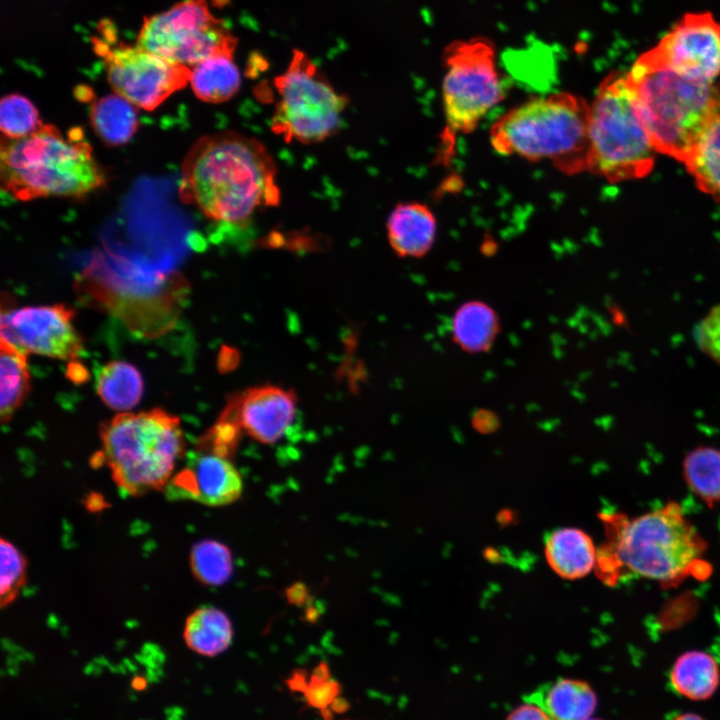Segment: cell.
<instances>
[{
	"label": "cell",
	"instance_id": "cell-21",
	"mask_svg": "<svg viewBox=\"0 0 720 720\" xmlns=\"http://www.w3.org/2000/svg\"><path fill=\"white\" fill-rule=\"evenodd\" d=\"M669 681L678 695L693 701H705L719 687L720 668L711 654L700 650L686 651L674 661Z\"/></svg>",
	"mask_w": 720,
	"mask_h": 720
},
{
	"label": "cell",
	"instance_id": "cell-25",
	"mask_svg": "<svg viewBox=\"0 0 720 720\" xmlns=\"http://www.w3.org/2000/svg\"><path fill=\"white\" fill-rule=\"evenodd\" d=\"M96 389L101 400L108 407L127 411L139 403L143 394V380L132 364L125 361H111L100 370Z\"/></svg>",
	"mask_w": 720,
	"mask_h": 720
},
{
	"label": "cell",
	"instance_id": "cell-27",
	"mask_svg": "<svg viewBox=\"0 0 720 720\" xmlns=\"http://www.w3.org/2000/svg\"><path fill=\"white\" fill-rule=\"evenodd\" d=\"M1 422H8L22 404L30 389L27 354L1 339Z\"/></svg>",
	"mask_w": 720,
	"mask_h": 720
},
{
	"label": "cell",
	"instance_id": "cell-11",
	"mask_svg": "<svg viewBox=\"0 0 720 720\" xmlns=\"http://www.w3.org/2000/svg\"><path fill=\"white\" fill-rule=\"evenodd\" d=\"M238 40L205 0L181 1L145 17L137 37L141 48L177 65L193 67L220 54L233 55Z\"/></svg>",
	"mask_w": 720,
	"mask_h": 720
},
{
	"label": "cell",
	"instance_id": "cell-32",
	"mask_svg": "<svg viewBox=\"0 0 720 720\" xmlns=\"http://www.w3.org/2000/svg\"><path fill=\"white\" fill-rule=\"evenodd\" d=\"M0 604L13 602L25 582L26 560L23 554L8 540L0 542Z\"/></svg>",
	"mask_w": 720,
	"mask_h": 720
},
{
	"label": "cell",
	"instance_id": "cell-4",
	"mask_svg": "<svg viewBox=\"0 0 720 720\" xmlns=\"http://www.w3.org/2000/svg\"><path fill=\"white\" fill-rule=\"evenodd\" d=\"M79 301L118 318L143 337L174 327L189 285L176 272L146 270L119 256L96 252L74 282Z\"/></svg>",
	"mask_w": 720,
	"mask_h": 720
},
{
	"label": "cell",
	"instance_id": "cell-31",
	"mask_svg": "<svg viewBox=\"0 0 720 720\" xmlns=\"http://www.w3.org/2000/svg\"><path fill=\"white\" fill-rule=\"evenodd\" d=\"M43 125L35 105L25 96L12 93L0 101V129L2 135L23 138Z\"/></svg>",
	"mask_w": 720,
	"mask_h": 720
},
{
	"label": "cell",
	"instance_id": "cell-28",
	"mask_svg": "<svg viewBox=\"0 0 720 720\" xmlns=\"http://www.w3.org/2000/svg\"><path fill=\"white\" fill-rule=\"evenodd\" d=\"M288 686L302 693L306 703L319 710L325 718H331L334 713L344 711L348 706L340 696V684L331 677L325 664L318 665L309 676L302 672L294 673L288 679Z\"/></svg>",
	"mask_w": 720,
	"mask_h": 720
},
{
	"label": "cell",
	"instance_id": "cell-22",
	"mask_svg": "<svg viewBox=\"0 0 720 720\" xmlns=\"http://www.w3.org/2000/svg\"><path fill=\"white\" fill-rule=\"evenodd\" d=\"M189 82L198 99L219 104L228 101L239 91L241 74L233 55L220 54L191 67Z\"/></svg>",
	"mask_w": 720,
	"mask_h": 720
},
{
	"label": "cell",
	"instance_id": "cell-36",
	"mask_svg": "<svg viewBox=\"0 0 720 720\" xmlns=\"http://www.w3.org/2000/svg\"><path fill=\"white\" fill-rule=\"evenodd\" d=\"M71 373H69V376H71V379L76 381H82V379L86 378V370L84 367L80 366L78 363H71L70 367Z\"/></svg>",
	"mask_w": 720,
	"mask_h": 720
},
{
	"label": "cell",
	"instance_id": "cell-23",
	"mask_svg": "<svg viewBox=\"0 0 720 720\" xmlns=\"http://www.w3.org/2000/svg\"><path fill=\"white\" fill-rule=\"evenodd\" d=\"M184 640L191 650L202 656L219 655L232 644L231 621L218 608L200 607L185 622Z\"/></svg>",
	"mask_w": 720,
	"mask_h": 720
},
{
	"label": "cell",
	"instance_id": "cell-29",
	"mask_svg": "<svg viewBox=\"0 0 720 720\" xmlns=\"http://www.w3.org/2000/svg\"><path fill=\"white\" fill-rule=\"evenodd\" d=\"M683 475L689 488L712 506L720 503V450L701 446L691 450L683 461Z\"/></svg>",
	"mask_w": 720,
	"mask_h": 720
},
{
	"label": "cell",
	"instance_id": "cell-24",
	"mask_svg": "<svg viewBox=\"0 0 720 720\" xmlns=\"http://www.w3.org/2000/svg\"><path fill=\"white\" fill-rule=\"evenodd\" d=\"M135 107L116 93L99 98L90 109V122L95 134L108 146L126 144L139 124Z\"/></svg>",
	"mask_w": 720,
	"mask_h": 720
},
{
	"label": "cell",
	"instance_id": "cell-13",
	"mask_svg": "<svg viewBox=\"0 0 720 720\" xmlns=\"http://www.w3.org/2000/svg\"><path fill=\"white\" fill-rule=\"evenodd\" d=\"M643 55L680 74L715 82L720 77V22L710 12L687 13Z\"/></svg>",
	"mask_w": 720,
	"mask_h": 720
},
{
	"label": "cell",
	"instance_id": "cell-3",
	"mask_svg": "<svg viewBox=\"0 0 720 720\" xmlns=\"http://www.w3.org/2000/svg\"><path fill=\"white\" fill-rule=\"evenodd\" d=\"M2 190L18 201L44 197L79 198L106 183V174L93 156L81 128L64 135L43 124L19 139L1 136Z\"/></svg>",
	"mask_w": 720,
	"mask_h": 720
},
{
	"label": "cell",
	"instance_id": "cell-20",
	"mask_svg": "<svg viewBox=\"0 0 720 720\" xmlns=\"http://www.w3.org/2000/svg\"><path fill=\"white\" fill-rule=\"evenodd\" d=\"M545 556L556 574L574 580L595 567L597 549L591 537L578 528H560L545 540Z\"/></svg>",
	"mask_w": 720,
	"mask_h": 720
},
{
	"label": "cell",
	"instance_id": "cell-26",
	"mask_svg": "<svg viewBox=\"0 0 720 720\" xmlns=\"http://www.w3.org/2000/svg\"><path fill=\"white\" fill-rule=\"evenodd\" d=\"M684 164L696 186L720 201V114L704 131Z\"/></svg>",
	"mask_w": 720,
	"mask_h": 720
},
{
	"label": "cell",
	"instance_id": "cell-30",
	"mask_svg": "<svg viewBox=\"0 0 720 720\" xmlns=\"http://www.w3.org/2000/svg\"><path fill=\"white\" fill-rule=\"evenodd\" d=\"M190 566L193 575L202 584L222 585L232 574L231 552L218 541H200L192 547Z\"/></svg>",
	"mask_w": 720,
	"mask_h": 720
},
{
	"label": "cell",
	"instance_id": "cell-15",
	"mask_svg": "<svg viewBox=\"0 0 720 720\" xmlns=\"http://www.w3.org/2000/svg\"><path fill=\"white\" fill-rule=\"evenodd\" d=\"M224 409L250 437L274 444L286 434L296 417L297 397L291 390L263 385L232 398Z\"/></svg>",
	"mask_w": 720,
	"mask_h": 720
},
{
	"label": "cell",
	"instance_id": "cell-38",
	"mask_svg": "<svg viewBox=\"0 0 720 720\" xmlns=\"http://www.w3.org/2000/svg\"><path fill=\"white\" fill-rule=\"evenodd\" d=\"M132 685H133V687H134L135 689L141 690V689H144V688H145L146 682H145V679H143V678H141V677H138V678H136V679L133 680Z\"/></svg>",
	"mask_w": 720,
	"mask_h": 720
},
{
	"label": "cell",
	"instance_id": "cell-35",
	"mask_svg": "<svg viewBox=\"0 0 720 720\" xmlns=\"http://www.w3.org/2000/svg\"><path fill=\"white\" fill-rule=\"evenodd\" d=\"M507 720H551L537 705L527 702L515 709Z\"/></svg>",
	"mask_w": 720,
	"mask_h": 720
},
{
	"label": "cell",
	"instance_id": "cell-34",
	"mask_svg": "<svg viewBox=\"0 0 720 720\" xmlns=\"http://www.w3.org/2000/svg\"><path fill=\"white\" fill-rule=\"evenodd\" d=\"M471 424L478 433L491 434L500 427V419L494 411L480 408L473 413Z\"/></svg>",
	"mask_w": 720,
	"mask_h": 720
},
{
	"label": "cell",
	"instance_id": "cell-10",
	"mask_svg": "<svg viewBox=\"0 0 720 720\" xmlns=\"http://www.w3.org/2000/svg\"><path fill=\"white\" fill-rule=\"evenodd\" d=\"M274 87L278 100L271 130L286 142L314 144L338 132L349 98L334 88L305 52L293 50Z\"/></svg>",
	"mask_w": 720,
	"mask_h": 720
},
{
	"label": "cell",
	"instance_id": "cell-6",
	"mask_svg": "<svg viewBox=\"0 0 720 720\" xmlns=\"http://www.w3.org/2000/svg\"><path fill=\"white\" fill-rule=\"evenodd\" d=\"M626 74L657 153L684 163L720 114V89L715 82L680 74L643 54Z\"/></svg>",
	"mask_w": 720,
	"mask_h": 720
},
{
	"label": "cell",
	"instance_id": "cell-5",
	"mask_svg": "<svg viewBox=\"0 0 720 720\" xmlns=\"http://www.w3.org/2000/svg\"><path fill=\"white\" fill-rule=\"evenodd\" d=\"M490 143L505 156L547 161L567 175L590 168V104L569 92L531 98L501 115Z\"/></svg>",
	"mask_w": 720,
	"mask_h": 720
},
{
	"label": "cell",
	"instance_id": "cell-39",
	"mask_svg": "<svg viewBox=\"0 0 720 720\" xmlns=\"http://www.w3.org/2000/svg\"><path fill=\"white\" fill-rule=\"evenodd\" d=\"M588 720H596V719H588Z\"/></svg>",
	"mask_w": 720,
	"mask_h": 720
},
{
	"label": "cell",
	"instance_id": "cell-33",
	"mask_svg": "<svg viewBox=\"0 0 720 720\" xmlns=\"http://www.w3.org/2000/svg\"><path fill=\"white\" fill-rule=\"evenodd\" d=\"M699 349L720 365V303L714 305L696 327Z\"/></svg>",
	"mask_w": 720,
	"mask_h": 720
},
{
	"label": "cell",
	"instance_id": "cell-18",
	"mask_svg": "<svg viewBox=\"0 0 720 720\" xmlns=\"http://www.w3.org/2000/svg\"><path fill=\"white\" fill-rule=\"evenodd\" d=\"M527 702L540 707L551 720H588L595 711L597 698L588 683L559 679L530 693Z\"/></svg>",
	"mask_w": 720,
	"mask_h": 720
},
{
	"label": "cell",
	"instance_id": "cell-9",
	"mask_svg": "<svg viewBox=\"0 0 720 720\" xmlns=\"http://www.w3.org/2000/svg\"><path fill=\"white\" fill-rule=\"evenodd\" d=\"M443 64L440 159L447 163L457 137L471 133L503 94L495 50L488 40L452 42L444 51Z\"/></svg>",
	"mask_w": 720,
	"mask_h": 720
},
{
	"label": "cell",
	"instance_id": "cell-19",
	"mask_svg": "<svg viewBox=\"0 0 720 720\" xmlns=\"http://www.w3.org/2000/svg\"><path fill=\"white\" fill-rule=\"evenodd\" d=\"M501 330L496 310L482 300L462 303L451 321L453 342L469 354L486 353L493 347Z\"/></svg>",
	"mask_w": 720,
	"mask_h": 720
},
{
	"label": "cell",
	"instance_id": "cell-14",
	"mask_svg": "<svg viewBox=\"0 0 720 720\" xmlns=\"http://www.w3.org/2000/svg\"><path fill=\"white\" fill-rule=\"evenodd\" d=\"M73 317L74 310L64 304L2 310L1 339L26 354L75 360L83 342Z\"/></svg>",
	"mask_w": 720,
	"mask_h": 720
},
{
	"label": "cell",
	"instance_id": "cell-1",
	"mask_svg": "<svg viewBox=\"0 0 720 720\" xmlns=\"http://www.w3.org/2000/svg\"><path fill=\"white\" fill-rule=\"evenodd\" d=\"M276 163L257 138L235 131L202 136L187 152L178 194L216 222L242 224L260 208L277 206Z\"/></svg>",
	"mask_w": 720,
	"mask_h": 720
},
{
	"label": "cell",
	"instance_id": "cell-17",
	"mask_svg": "<svg viewBox=\"0 0 720 720\" xmlns=\"http://www.w3.org/2000/svg\"><path fill=\"white\" fill-rule=\"evenodd\" d=\"M386 230L388 242L398 256L420 258L433 246L437 221L425 204L399 203L387 219Z\"/></svg>",
	"mask_w": 720,
	"mask_h": 720
},
{
	"label": "cell",
	"instance_id": "cell-2",
	"mask_svg": "<svg viewBox=\"0 0 720 720\" xmlns=\"http://www.w3.org/2000/svg\"><path fill=\"white\" fill-rule=\"evenodd\" d=\"M600 517L606 540L597 549L594 568L603 583L641 577L674 586L689 576L710 574L703 560L707 544L678 503L632 518L620 513Z\"/></svg>",
	"mask_w": 720,
	"mask_h": 720
},
{
	"label": "cell",
	"instance_id": "cell-37",
	"mask_svg": "<svg viewBox=\"0 0 720 720\" xmlns=\"http://www.w3.org/2000/svg\"><path fill=\"white\" fill-rule=\"evenodd\" d=\"M671 720H706L701 715L693 712H684L677 714Z\"/></svg>",
	"mask_w": 720,
	"mask_h": 720
},
{
	"label": "cell",
	"instance_id": "cell-12",
	"mask_svg": "<svg viewBox=\"0 0 720 720\" xmlns=\"http://www.w3.org/2000/svg\"><path fill=\"white\" fill-rule=\"evenodd\" d=\"M102 25V36L92 40L94 50L104 60L114 92L134 106L152 111L189 83L191 68L173 64L137 44L117 43L112 25Z\"/></svg>",
	"mask_w": 720,
	"mask_h": 720
},
{
	"label": "cell",
	"instance_id": "cell-16",
	"mask_svg": "<svg viewBox=\"0 0 720 720\" xmlns=\"http://www.w3.org/2000/svg\"><path fill=\"white\" fill-rule=\"evenodd\" d=\"M165 488L169 498L223 506L241 496L243 483L238 470L226 457L199 451L189 457L187 466Z\"/></svg>",
	"mask_w": 720,
	"mask_h": 720
},
{
	"label": "cell",
	"instance_id": "cell-8",
	"mask_svg": "<svg viewBox=\"0 0 720 720\" xmlns=\"http://www.w3.org/2000/svg\"><path fill=\"white\" fill-rule=\"evenodd\" d=\"M589 171L611 183L640 179L653 169L654 148L627 74L612 72L590 104Z\"/></svg>",
	"mask_w": 720,
	"mask_h": 720
},
{
	"label": "cell",
	"instance_id": "cell-7",
	"mask_svg": "<svg viewBox=\"0 0 720 720\" xmlns=\"http://www.w3.org/2000/svg\"><path fill=\"white\" fill-rule=\"evenodd\" d=\"M100 438L112 479L130 495L166 487L184 453L178 417L159 408L105 421Z\"/></svg>",
	"mask_w": 720,
	"mask_h": 720
}]
</instances>
